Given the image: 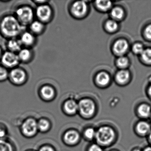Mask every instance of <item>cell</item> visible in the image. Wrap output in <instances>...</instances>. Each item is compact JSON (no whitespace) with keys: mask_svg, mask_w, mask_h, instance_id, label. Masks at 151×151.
<instances>
[{"mask_svg":"<svg viewBox=\"0 0 151 151\" xmlns=\"http://www.w3.org/2000/svg\"><path fill=\"white\" fill-rule=\"evenodd\" d=\"M23 25L15 16L6 15L0 21V32L7 38H16L20 35Z\"/></svg>","mask_w":151,"mask_h":151,"instance_id":"obj_1","label":"cell"},{"mask_svg":"<svg viewBox=\"0 0 151 151\" xmlns=\"http://www.w3.org/2000/svg\"><path fill=\"white\" fill-rule=\"evenodd\" d=\"M20 129L21 134L25 138L34 137L39 132L37 120L33 117H28L22 123Z\"/></svg>","mask_w":151,"mask_h":151,"instance_id":"obj_2","label":"cell"},{"mask_svg":"<svg viewBox=\"0 0 151 151\" xmlns=\"http://www.w3.org/2000/svg\"><path fill=\"white\" fill-rule=\"evenodd\" d=\"M35 13L29 6H22L18 8L15 12V16L20 23L24 25H29L33 21Z\"/></svg>","mask_w":151,"mask_h":151,"instance_id":"obj_3","label":"cell"},{"mask_svg":"<svg viewBox=\"0 0 151 151\" xmlns=\"http://www.w3.org/2000/svg\"><path fill=\"white\" fill-rule=\"evenodd\" d=\"M115 133L113 129L109 127H102L99 129L96 133V140L102 145H108L114 140Z\"/></svg>","mask_w":151,"mask_h":151,"instance_id":"obj_4","label":"cell"},{"mask_svg":"<svg viewBox=\"0 0 151 151\" xmlns=\"http://www.w3.org/2000/svg\"><path fill=\"white\" fill-rule=\"evenodd\" d=\"M35 14L38 21L45 24L52 20L53 11L51 6L48 4H45L38 6Z\"/></svg>","mask_w":151,"mask_h":151,"instance_id":"obj_5","label":"cell"},{"mask_svg":"<svg viewBox=\"0 0 151 151\" xmlns=\"http://www.w3.org/2000/svg\"><path fill=\"white\" fill-rule=\"evenodd\" d=\"M1 61L2 66L6 68L12 69L17 68L20 62L17 54L9 51L2 54Z\"/></svg>","mask_w":151,"mask_h":151,"instance_id":"obj_6","label":"cell"},{"mask_svg":"<svg viewBox=\"0 0 151 151\" xmlns=\"http://www.w3.org/2000/svg\"><path fill=\"white\" fill-rule=\"evenodd\" d=\"M9 78L15 85H22L27 81V75L24 70L16 68L11 69L9 72Z\"/></svg>","mask_w":151,"mask_h":151,"instance_id":"obj_7","label":"cell"},{"mask_svg":"<svg viewBox=\"0 0 151 151\" xmlns=\"http://www.w3.org/2000/svg\"><path fill=\"white\" fill-rule=\"evenodd\" d=\"M95 109L93 101L88 99L82 100L78 104V110L84 116H91L94 113Z\"/></svg>","mask_w":151,"mask_h":151,"instance_id":"obj_8","label":"cell"},{"mask_svg":"<svg viewBox=\"0 0 151 151\" xmlns=\"http://www.w3.org/2000/svg\"><path fill=\"white\" fill-rule=\"evenodd\" d=\"M39 94L43 100L49 102L54 99L55 95V90L51 86L45 85L40 88Z\"/></svg>","mask_w":151,"mask_h":151,"instance_id":"obj_9","label":"cell"},{"mask_svg":"<svg viewBox=\"0 0 151 151\" xmlns=\"http://www.w3.org/2000/svg\"><path fill=\"white\" fill-rule=\"evenodd\" d=\"M19 40L22 46H24L27 48L33 46L36 43L35 35L30 32H25L22 33Z\"/></svg>","mask_w":151,"mask_h":151,"instance_id":"obj_10","label":"cell"},{"mask_svg":"<svg viewBox=\"0 0 151 151\" xmlns=\"http://www.w3.org/2000/svg\"><path fill=\"white\" fill-rule=\"evenodd\" d=\"M87 7L86 3L84 1H79L75 2L72 6V13L76 16L81 17L84 15L87 11Z\"/></svg>","mask_w":151,"mask_h":151,"instance_id":"obj_11","label":"cell"},{"mask_svg":"<svg viewBox=\"0 0 151 151\" xmlns=\"http://www.w3.org/2000/svg\"><path fill=\"white\" fill-rule=\"evenodd\" d=\"M129 45L126 40H119L114 43L113 50L115 53L119 55H123L128 50Z\"/></svg>","mask_w":151,"mask_h":151,"instance_id":"obj_12","label":"cell"},{"mask_svg":"<svg viewBox=\"0 0 151 151\" xmlns=\"http://www.w3.org/2000/svg\"><path fill=\"white\" fill-rule=\"evenodd\" d=\"M29 29L30 32L35 36L41 35L45 29V25L38 20L33 21L29 24Z\"/></svg>","mask_w":151,"mask_h":151,"instance_id":"obj_13","label":"cell"},{"mask_svg":"<svg viewBox=\"0 0 151 151\" xmlns=\"http://www.w3.org/2000/svg\"><path fill=\"white\" fill-rule=\"evenodd\" d=\"M22 45L20 40L16 38L10 39L7 43V47L9 51L17 54L22 49Z\"/></svg>","mask_w":151,"mask_h":151,"instance_id":"obj_14","label":"cell"},{"mask_svg":"<svg viewBox=\"0 0 151 151\" xmlns=\"http://www.w3.org/2000/svg\"><path fill=\"white\" fill-rule=\"evenodd\" d=\"M17 55L20 62L28 63L31 61L33 57V53L30 48L25 47L22 48L17 53Z\"/></svg>","mask_w":151,"mask_h":151,"instance_id":"obj_15","label":"cell"},{"mask_svg":"<svg viewBox=\"0 0 151 151\" xmlns=\"http://www.w3.org/2000/svg\"><path fill=\"white\" fill-rule=\"evenodd\" d=\"M37 126L39 132L45 133L50 130L52 127V124L48 119L42 117L37 120Z\"/></svg>","mask_w":151,"mask_h":151,"instance_id":"obj_16","label":"cell"},{"mask_svg":"<svg viewBox=\"0 0 151 151\" xmlns=\"http://www.w3.org/2000/svg\"><path fill=\"white\" fill-rule=\"evenodd\" d=\"M79 136L77 132L73 130L68 131L63 136L64 142L69 145H73L79 139Z\"/></svg>","mask_w":151,"mask_h":151,"instance_id":"obj_17","label":"cell"},{"mask_svg":"<svg viewBox=\"0 0 151 151\" xmlns=\"http://www.w3.org/2000/svg\"><path fill=\"white\" fill-rule=\"evenodd\" d=\"M64 111L69 114H76L78 110V104L73 100H68L63 105Z\"/></svg>","mask_w":151,"mask_h":151,"instance_id":"obj_18","label":"cell"},{"mask_svg":"<svg viewBox=\"0 0 151 151\" xmlns=\"http://www.w3.org/2000/svg\"><path fill=\"white\" fill-rule=\"evenodd\" d=\"M0 151H16L14 145L6 138L0 139Z\"/></svg>","mask_w":151,"mask_h":151,"instance_id":"obj_19","label":"cell"},{"mask_svg":"<svg viewBox=\"0 0 151 151\" xmlns=\"http://www.w3.org/2000/svg\"><path fill=\"white\" fill-rule=\"evenodd\" d=\"M137 130L139 133L145 135L150 133L151 127L148 123L146 122H139L137 126Z\"/></svg>","mask_w":151,"mask_h":151,"instance_id":"obj_20","label":"cell"},{"mask_svg":"<svg viewBox=\"0 0 151 151\" xmlns=\"http://www.w3.org/2000/svg\"><path fill=\"white\" fill-rule=\"evenodd\" d=\"M139 115L143 118H147L151 116V108L146 104H142L138 108Z\"/></svg>","mask_w":151,"mask_h":151,"instance_id":"obj_21","label":"cell"},{"mask_svg":"<svg viewBox=\"0 0 151 151\" xmlns=\"http://www.w3.org/2000/svg\"><path fill=\"white\" fill-rule=\"evenodd\" d=\"M129 78V74L127 70H121L116 75V80L120 84L126 83Z\"/></svg>","mask_w":151,"mask_h":151,"instance_id":"obj_22","label":"cell"},{"mask_svg":"<svg viewBox=\"0 0 151 151\" xmlns=\"http://www.w3.org/2000/svg\"><path fill=\"white\" fill-rule=\"evenodd\" d=\"M96 81L100 85L106 86L109 83L110 77L108 74L106 72H101L97 75Z\"/></svg>","mask_w":151,"mask_h":151,"instance_id":"obj_23","label":"cell"},{"mask_svg":"<svg viewBox=\"0 0 151 151\" xmlns=\"http://www.w3.org/2000/svg\"><path fill=\"white\" fill-rule=\"evenodd\" d=\"M96 5L100 10L106 11L110 9L112 6V3L110 1H98L96 2Z\"/></svg>","mask_w":151,"mask_h":151,"instance_id":"obj_24","label":"cell"},{"mask_svg":"<svg viewBox=\"0 0 151 151\" xmlns=\"http://www.w3.org/2000/svg\"><path fill=\"white\" fill-rule=\"evenodd\" d=\"M111 14L114 19L120 20L123 17L124 13L122 8L116 7L113 9L111 12Z\"/></svg>","mask_w":151,"mask_h":151,"instance_id":"obj_25","label":"cell"},{"mask_svg":"<svg viewBox=\"0 0 151 151\" xmlns=\"http://www.w3.org/2000/svg\"><path fill=\"white\" fill-rule=\"evenodd\" d=\"M106 28L108 31L114 32L117 29L118 24L115 21L109 20L106 23Z\"/></svg>","mask_w":151,"mask_h":151,"instance_id":"obj_26","label":"cell"},{"mask_svg":"<svg viewBox=\"0 0 151 151\" xmlns=\"http://www.w3.org/2000/svg\"><path fill=\"white\" fill-rule=\"evenodd\" d=\"M9 72L7 69L2 66H0V82H4L9 78Z\"/></svg>","mask_w":151,"mask_h":151,"instance_id":"obj_27","label":"cell"},{"mask_svg":"<svg viewBox=\"0 0 151 151\" xmlns=\"http://www.w3.org/2000/svg\"><path fill=\"white\" fill-rule=\"evenodd\" d=\"M142 60L147 63H151V49L144 50L141 54Z\"/></svg>","mask_w":151,"mask_h":151,"instance_id":"obj_28","label":"cell"},{"mask_svg":"<svg viewBox=\"0 0 151 151\" xmlns=\"http://www.w3.org/2000/svg\"><path fill=\"white\" fill-rule=\"evenodd\" d=\"M117 66L120 68H124L128 66L129 60L126 57L124 56H120L116 60Z\"/></svg>","mask_w":151,"mask_h":151,"instance_id":"obj_29","label":"cell"},{"mask_svg":"<svg viewBox=\"0 0 151 151\" xmlns=\"http://www.w3.org/2000/svg\"><path fill=\"white\" fill-rule=\"evenodd\" d=\"M96 132L93 128H88L84 132L85 136L86 138L92 139L96 137Z\"/></svg>","mask_w":151,"mask_h":151,"instance_id":"obj_30","label":"cell"},{"mask_svg":"<svg viewBox=\"0 0 151 151\" xmlns=\"http://www.w3.org/2000/svg\"><path fill=\"white\" fill-rule=\"evenodd\" d=\"M132 50L135 53L141 54L144 51V47L141 44L137 43L133 45Z\"/></svg>","mask_w":151,"mask_h":151,"instance_id":"obj_31","label":"cell"},{"mask_svg":"<svg viewBox=\"0 0 151 151\" xmlns=\"http://www.w3.org/2000/svg\"><path fill=\"white\" fill-rule=\"evenodd\" d=\"M37 151H55V148L50 145H44L39 148Z\"/></svg>","mask_w":151,"mask_h":151,"instance_id":"obj_32","label":"cell"},{"mask_svg":"<svg viewBox=\"0 0 151 151\" xmlns=\"http://www.w3.org/2000/svg\"><path fill=\"white\" fill-rule=\"evenodd\" d=\"M7 132L6 128L4 127L3 124H0V139L6 138Z\"/></svg>","mask_w":151,"mask_h":151,"instance_id":"obj_33","label":"cell"},{"mask_svg":"<svg viewBox=\"0 0 151 151\" xmlns=\"http://www.w3.org/2000/svg\"><path fill=\"white\" fill-rule=\"evenodd\" d=\"M145 34L147 38L151 40V24L147 26L145 29Z\"/></svg>","mask_w":151,"mask_h":151,"instance_id":"obj_34","label":"cell"},{"mask_svg":"<svg viewBox=\"0 0 151 151\" xmlns=\"http://www.w3.org/2000/svg\"><path fill=\"white\" fill-rule=\"evenodd\" d=\"M89 151H102V149L100 146L93 144L90 147Z\"/></svg>","mask_w":151,"mask_h":151,"instance_id":"obj_35","label":"cell"},{"mask_svg":"<svg viewBox=\"0 0 151 151\" xmlns=\"http://www.w3.org/2000/svg\"><path fill=\"white\" fill-rule=\"evenodd\" d=\"M33 2H35L36 4L40 6V5H44V4H48L49 1H34Z\"/></svg>","mask_w":151,"mask_h":151,"instance_id":"obj_36","label":"cell"},{"mask_svg":"<svg viewBox=\"0 0 151 151\" xmlns=\"http://www.w3.org/2000/svg\"><path fill=\"white\" fill-rule=\"evenodd\" d=\"M143 151H151V147H146Z\"/></svg>","mask_w":151,"mask_h":151,"instance_id":"obj_37","label":"cell"},{"mask_svg":"<svg viewBox=\"0 0 151 151\" xmlns=\"http://www.w3.org/2000/svg\"><path fill=\"white\" fill-rule=\"evenodd\" d=\"M148 93H149V96L151 98V85L149 87V90H148Z\"/></svg>","mask_w":151,"mask_h":151,"instance_id":"obj_38","label":"cell"},{"mask_svg":"<svg viewBox=\"0 0 151 151\" xmlns=\"http://www.w3.org/2000/svg\"><path fill=\"white\" fill-rule=\"evenodd\" d=\"M2 54H2V50H1V48L0 47V60H1V59Z\"/></svg>","mask_w":151,"mask_h":151,"instance_id":"obj_39","label":"cell"},{"mask_svg":"<svg viewBox=\"0 0 151 151\" xmlns=\"http://www.w3.org/2000/svg\"><path fill=\"white\" fill-rule=\"evenodd\" d=\"M149 140L151 144V131L149 134Z\"/></svg>","mask_w":151,"mask_h":151,"instance_id":"obj_40","label":"cell"},{"mask_svg":"<svg viewBox=\"0 0 151 151\" xmlns=\"http://www.w3.org/2000/svg\"><path fill=\"white\" fill-rule=\"evenodd\" d=\"M134 151H140V150H139V149H136V150H134Z\"/></svg>","mask_w":151,"mask_h":151,"instance_id":"obj_41","label":"cell"},{"mask_svg":"<svg viewBox=\"0 0 151 151\" xmlns=\"http://www.w3.org/2000/svg\"><path fill=\"white\" fill-rule=\"evenodd\" d=\"M26 151H35V150H28Z\"/></svg>","mask_w":151,"mask_h":151,"instance_id":"obj_42","label":"cell"},{"mask_svg":"<svg viewBox=\"0 0 151 151\" xmlns=\"http://www.w3.org/2000/svg\"></svg>","mask_w":151,"mask_h":151,"instance_id":"obj_43","label":"cell"}]
</instances>
